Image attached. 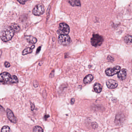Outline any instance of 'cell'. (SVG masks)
Returning <instances> with one entry per match:
<instances>
[{"mask_svg":"<svg viewBox=\"0 0 132 132\" xmlns=\"http://www.w3.org/2000/svg\"><path fill=\"white\" fill-rule=\"evenodd\" d=\"M33 132H43V130L40 126H36L34 128Z\"/></svg>","mask_w":132,"mask_h":132,"instance_id":"19","label":"cell"},{"mask_svg":"<svg viewBox=\"0 0 132 132\" xmlns=\"http://www.w3.org/2000/svg\"><path fill=\"white\" fill-rule=\"evenodd\" d=\"M127 76V70L126 69H122L118 73L117 77L121 80H125Z\"/></svg>","mask_w":132,"mask_h":132,"instance_id":"11","label":"cell"},{"mask_svg":"<svg viewBox=\"0 0 132 132\" xmlns=\"http://www.w3.org/2000/svg\"><path fill=\"white\" fill-rule=\"evenodd\" d=\"M12 28L15 32H18L20 30V27L18 24L16 23H12L10 26Z\"/></svg>","mask_w":132,"mask_h":132,"instance_id":"17","label":"cell"},{"mask_svg":"<svg viewBox=\"0 0 132 132\" xmlns=\"http://www.w3.org/2000/svg\"><path fill=\"white\" fill-rule=\"evenodd\" d=\"M34 48H35V46L32 45L31 47L27 48L25 49L23 51V55H26V54H28L32 52V50L34 49Z\"/></svg>","mask_w":132,"mask_h":132,"instance_id":"15","label":"cell"},{"mask_svg":"<svg viewBox=\"0 0 132 132\" xmlns=\"http://www.w3.org/2000/svg\"><path fill=\"white\" fill-rule=\"evenodd\" d=\"M4 65L5 66V67L7 68L10 67V65H11L9 63L7 62V61H6V62H5Z\"/></svg>","mask_w":132,"mask_h":132,"instance_id":"24","label":"cell"},{"mask_svg":"<svg viewBox=\"0 0 132 132\" xmlns=\"http://www.w3.org/2000/svg\"><path fill=\"white\" fill-rule=\"evenodd\" d=\"M124 40L127 43H132V36L126 35L124 37Z\"/></svg>","mask_w":132,"mask_h":132,"instance_id":"18","label":"cell"},{"mask_svg":"<svg viewBox=\"0 0 132 132\" xmlns=\"http://www.w3.org/2000/svg\"><path fill=\"white\" fill-rule=\"evenodd\" d=\"M41 47H39L37 49V51H36V54L38 53L41 50Z\"/></svg>","mask_w":132,"mask_h":132,"instance_id":"25","label":"cell"},{"mask_svg":"<svg viewBox=\"0 0 132 132\" xmlns=\"http://www.w3.org/2000/svg\"><path fill=\"white\" fill-rule=\"evenodd\" d=\"M58 39L59 43L63 45H68L72 43V40L68 34H60Z\"/></svg>","mask_w":132,"mask_h":132,"instance_id":"5","label":"cell"},{"mask_svg":"<svg viewBox=\"0 0 132 132\" xmlns=\"http://www.w3.org/2000/svg\"><path fill=\"white\" fill-rule=\"evenodd\" d=\"M104 41V38L102 36L98 34H94L91 39V43L94 47H97L101 45Z\"/></svg>","mask_w":132,"mask_h":132,"instance_id":"3","label":"cell"},{"mask_svg":"<svg viewBox=\"0 0 132 132\" xmlns=\"http://www.w3.org/2000/svg\"><path fill=\"white\" fill-rule=\"evenodd\" d=\"M28 0H18V1L20 4H24L26 2L28 1Z\"/></svg>","mask_w":132,"mask_h":132,"instance_id":"22","label":"cell"},{"mask_svg":"<svg viewBox=\"0 0 132 132\" xmlns=\"http://www.w3.org/2000/svg\"><path fill=\"white\" fill-rule=\"evenodd\" d=\"M124 120V116L123 114H117L115 116V123L116 125H120L123 123Z\"/></svg>","mask_w":132,"mask_h":132,"instance_id":"9","label":"cell"},{"mask_svg":"<svg viewBox=\"0 0 132 132\" xmlns=\"http://www.w3.org/2000/svg\"><path fill=\"white\" fill-rule=\"evenodd\" d=\"M75 102V99H72L71 100V104H73Z\"/></svg>","mask_w":132,"mask_h":132,"instance_id":"26","label":"cell"},{"mask_svg":"<svg viewBox=\"0 0 132 132\" xmlns=\"http://www.w3.org/2000/svg\"><path fill=\"white\" fill-rule=\"evenodd\" d=\"M106 85L108 88L110 89H114L117 87L118 83L115 80H108L106 81Z\"/></svg>","mask_w":132,"mask_h":132,"instance_id":"10","label":"cell"},{"mask_svg":"<svg viewBox=\"0 0 132 132\" xmlns=\"http://www.w3.org/2000/svg\"><path fill=\"white\" fill-rule=\"evenodd\" d=\"M121 70V67L119 66H116L114 68H107L105 73L106 75L108 76H112L117 74Z\"/></svg>","mask_w":132,"mask_h":132,"instance_id":"7","label":"cell"},{"mask_svg":"<svg viewBox=\"0 0 132 132\" xmlns=\"http://www.w3.org/2000/svg\"><path fill=\"white\" fill-rule=\"evenodd\" d=\"M94 89L97 93H100L102 90L101 85L99 83H95L94 85Z\"/></svg>","mask_w":132,"mask_h":132,"instance_id":"16","label":"cell"},{"mask_svg":"<svg viewBox=\"0 0 132 132\" xmlns=\"http://www.w3.org/2000/svg\"><path fill=\"white\" fill-rule=\"evenodd\" d=\"M92 126L93 129H95L97 128L98 127V124L97 123H92Z\"/></svg>","mask_w":132,"mask_h":132,"instance_id":"21","label":"cell"},{"mask_svg":"<svg viewBox=\"0 0 132 132\" xmlns=\"http://www.w3.org/2000/svg\"><path fill=\"white\" fill-rule=\"evenodd\" d=\"M1 132H11V130L8 126H4L1 130Z\"/></svg>","mask_w":132,"mask_h":132,"instance_id":"20","label":"cell"},{"mask_svg":"<svg viewBox=\"0 0 132 132\" xmlns=\"http://www.w3.org/2000/svg\"><path fill=\"white\" fill-rule=\"evenodd\" d=\"M28 43L31 44H34L36 43L37 39L35 37L31 36H26L25 37Z\"/></svg>","mask_w":132,"mask_h":132,"instance_id":"12","label":"cell"},{"mask_svg":"<svg viewBox=\"0 0 132 132\" xmlns=\"http://www.w3.org/2000/svg\"><path fill=\"white\" fill-rule=\"evenodd\" d=\"M18 79L15 75L11 76L8 72H4L0 74V82L2 83H14L18 82Z\"/></svg>","mask_w":132,"mask_h":132,"instance_id":"1","label":"cell"},{"mask_svg":"<svg viewBox=\"0 0 132 132\" xmlns=\"http://www.w3.org/2000/svg\"><path fill=\"white\" fill-rule=\"evenodd\" d=\"M70 31V27L67 24L64 23H60L57 33L60 34H68Z\"/></svg>","mask_w":132,"mask_h":132,"instance_id":"4","label":"cell"},{"mask_svg":"<svg viewBox=\"0 0 132 132\" xmlns=\"http://www.w3.org/2000/svg\"><path fill=\"white\" fill-rule=\"evenodd\" d=\"M2 52L1 50H0V58L1 57V55H2Z\"/></svg>","mask_w":132,"mask_h":132,"instance_id":"27","label":"cell"},{"mask_svg":"<svg viewBox=\"0 0 132 132\" xmlns=\"http://www.w3.org/2000/svg\"><path fill=\"white\" fill-rule=\"evenodd\" d=\"M93 79H94V77L93 75L91 74L88 75L84 78L83 79V83L85 84L90 83V82L93 80Z\"/></svg>","mask_w":132,"mask_h":132,"instance_id":"13","label":"cell"},{"mask_svg":"<svg viewBox=\"0 0 132 132\" xmlns=\"http://www.w3.org/2000/svg\"><path fill=\"white\" fill-rule=\"evenodd\" d=\"M68 2L72 6H80L81 5L80 0H69Z\"/></svg>","mask_w":132,"mask_h":132,"instance_id":"14","label":"cell"},{"mask_svg":"<svg viewBox=\"0 0 132 132\" xmlns=\"http://www.w3.org/2000/svg\"><path fill=\"white\" fill-rule=\"evenodd\" d=\"M7 115L8 119L14 123H16L17 122V118L14 116L12 111L11 110L7 108Z\"/></svg>","mask_w":132,"mask_h":132,"instance_id":"8","label":"cell"},{"mask_svg":"<svg viewBox=\"0 0 132 132\" xmlns=\"http://www.w3.org/2000/svg\"><path fill=\"white\" fill-rule=\"evenodd\" d=\"M107 60L109 61L112 62V61H114V58L112 57V56H108L107 57Z\"/></svg>","mask_w":132,"mask_h":132,"instance_id":"23","label":"cell"},{"mask_svg":"<svg viewBox=\"0 0 132 132\" xmlns=\"http://www.w3.org/2000/svg\"><path fill=\"white\" fill-rule=\"evenodd\" d=\"M14 33V31L11 26H9L2 31L1 33L0 38L3 41H9L12 38Z\"/></svg>","mask_w":132,"mask_h":132,"instance_id":"2","label":"cell"},{"mask_svg":"<svg viewBox=\"0 0 132 132\" xmlns=\"http://www.w3.org/2000/svg\"><path fill=\"white\" fill-rule=\"evenodd\" d=\"M45 11L44 5L42 4H39L34 7L32 11V13L35 16H39L43 14Z\"/></svg>","mask_w":132,"mask_h":132,"instance_id":"6","label":"cell"}]
</instances>
